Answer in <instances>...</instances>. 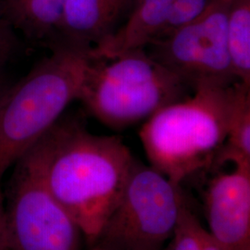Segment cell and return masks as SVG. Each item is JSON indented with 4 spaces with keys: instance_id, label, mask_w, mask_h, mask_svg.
Listing matches in <instances>:
<instances>
[{
    "instance_id": "6da1fadb",
    "label": "cell",
    "mask_w": 250,
    "mask_h": 250,
    "mask_svg": "<svg viewBox=\"0 0 250 250\" xmlns=\"http://www.w3.org/2000/svg\"><path fill=\"white\" fill-rule=\"evenodd\" d=\"M29 151L50 194L94 245L136 161L130 148L120 136L92 134L62 117Z\"/></svg>"
},
{
    "instance_id": "7a4b0ae2",
    "label": "cell",
    "mask_w": 250,
    "mask_h": 250,
    "mask_svg": "<svg viewBox=\"0 0 250 250\" xmlns=\"http://www.w3.org/2000/svg\"><path fill=\"white\" fill-rule=\"evenodd\" d=\"M233 83L198 85L144 122L139 138L149 165L180 186L211 169L227 132Z\"/></svg>"
},
{
    "instance_id": "3957f363",
    "label": "cell",
    "mask_w": 250,
    "mask_h": 250,
    "mask_svg": "<svg viewBox=\"0 0 250 250\" xmlns=\"http://www.w3.org/2000/svg\"><path fill=\"white\" fill-rule=\"evenodd\" d=\"M49 49L0 102V180L79 98L89 53L63 45Z\"/></svg>"
},
{
    "instance_id": "277c9868",
    "label": "cell",
    "mask_w": 250,
    "mask_h": 250,
    "mask_svg": "<svg viewBox=\"0 0 250 250\" xmlns=\"http://www.w3.org/2000/svg\"><path fill=\"white\" fill-rule=\"evenodd\" d=\"M192 91L146 48H138L106 60L91 59L78 100L102 125L123 130Z\"/></svg>"
},
{
    "instance_id": "5b68a950",
    "label": "cell",
    "mask_w": 250,
    "mask_h": 250,
    "mask_svg": "<svg viewBox=\"0 0 250 250\" xmlns=\"http://www.w3.org/2000/svg\"><path fill=\"white\" fill-rule=\"evenodd\" d=\"M186 201L182 186L136 161L95 244L115 250H163Z\"/></svg>"
},
{
    "instance_id": "8992f818",
    "label": "cell",
    "mask_w": 250,
    "mask_h": 250,
    "mask_svg": "<svg viewBox=\"0 0 250 250\" xmlns=\"http://www.w3.org/2000/svg\"><path fill=\"white\" fill-rule=\"evenodd\" d=\"M5 196L10 250H82L80 228L54 198L30 151L15 164Z\"/></svg>"
},
{
    "instance_id": "52a82bcc",
    "label": "cell",
    "mask_w": 250,
    "mask_h": 250,
    "mask_svg": "<svg viewBox=\"0 0 250 250\" xmlns=\"http://www.w3.org/2000/svg\"><path fill=\"white\" fill-rule=\"evenodd\" d=\"M232 0H213L197 18L146 47L157 62L193 90L198 85L228 86L232 74L226 44Z\"/></svg>"
},
{
    "instance_id": "ba28073f",
    "label": "cell",
    "mask_w": 250,
    "mask_h": 250,
    "mask_svg": "<svg viewBox=\"0 0 250 250\" xmlns=\"http://www.w3.org/2000/svg\"><path fill=\"white\" fill-rule=\"evenodd\" d=\"M207 231L224 250H250V167L233 166L204 192Z\"/></svg>"
},
{
    "instance_id": "9c48e42d",
    "label": "cell",
    "mask_w": 250,
    "mask_h": 250,
    "mask_svg": "<svg viewBox=\"0 0 250 250\" xmlns=\"http://www.w3.org/2000/svg\"><path fill=\"white\" fill-rule=\"evenodd\" d=\"M134 0H66L47 47L63 45L89 53L123 26Z\"/></svg>"
},
{
    "instance_id": "30bf717a",
    "label": "cell",
    "mask_w": 250,
    "mask_h": 250,
    "mask_svg": "<svg viewBox=\"0 0 250 250\" xmlns=\"http://www.w3.org/2000/svg\"><path fill=\"white\" fill-rule=\"evenodd\" d=\"M174 0H134L123 26L89 52L92 60H106L146 48L162 35Z\"/></svg>"
},
{
    "instance_id": "8fae6325",
    "label": "cell",
    "mask_w": 250,
    "mask_h": 250,
    "mask_svg": "<svg viewBox=\"0 0 250 250\" xmlns=\"http://www.w3.org/2000/svg\"><path fill=\"white\" fill-rule=\"evenodd\" d=\"M66 0H6L3 11L16 32L47 46L53 38Z\"/></svg>"
},
{
    "instance_id": "7c38bea8",
    "label": "cell",
    "mask_w": 250,
    "mask_h": 250,
    "mask_svg": "<svg viewBox=\"0 0 250 250\" xmlns=\"http://www.w3.org/2000/svg\"><path fill=\"white\" fill-rule=\"evenodd\" d=\"M232 163L250 167V85L235 82L232 85V107L224 144L212 169Z\"/></svg>"
},
{
    "instance_id": "4fadbf2b",
    "label": "cell",
    "mask_w": 250,
    "mask_h": 250,
    "mask_svg": "<svg viewBox=\"0 0 250 250\" xmlns=\"http://www.w3.org/2000/svg\"><path fill=\"white\" fill-rule=\"evenodd\" d=\"M226 44L234 79L250 85V0H232Z\"/></svg>"
},
{
    "instance_id": "5bb4252c",
    "label": "cell",
    "mask_w": 250,
    "mask_h": 250,
    "mask_svg": "<svg viewBox=\"0 0 250 250\" xmlns=\"http://www.w3.org/2000/svg\"><path fill=\"white\" fill-rule=\"evenodd\" d=\"M204 229L187 200L183 206L175 231L167 245L168 250H202Z\"/></svg>"
},
{
    "instance_id": "9a60e30c",
    "label": "cell",
    "mask_w": 250,
    "mask_h": 250,
    "mask_svg": "<svg viewBox=\"0 0 250 250\" xmlns=\"http://www.w3.org/2000/svg\"><path fill=\"white\" fill-rule=\"evenodd\" d=\"M213 0H174L163 33L158 39L169 35L201 15ZM157 40V39H156Z\"/></svg>"
},
{
    "instance_id": "2e32d148",
    "label": "cell",
    "mask_w": 250,
    "mask_h": 250,
    "mask_svg": "<svg viewBox=\"0 0 250 250\" xmlns=\"http://www.w3.org/2000/svg\"><path fill=\"white\" fill-rule=\"evenodd\" d=\"M19 45L16 31L6 17L2 5H0V77L6 76V68L18 52Z\"/></svg>"
},
{
    "instance_id": "e0dca14e",
    "label": "cell",
    "mask_w": 250,
    "mask_h": 250,
    "mask_svg": "<svg viewBox=\"0 0 250 250\" xmlns=\"http://www.w3.org/2000/svg\"><path fill=\"white\" fill-rule=\"evenodd\" d=\"M0 250H9V231L6 215L5 194L0 187Z\"/></svg>"
},
{
    "instance_id": "ac0fdd59",
    "label": "cell",
    "mask_w": 250,
    "mask_h": 250,
    "mask_svg": "<svg viewBox=\"0 0 250 250\" xmlns=\"http://www.w3.org/2000/svg\"><path fill=\"white\" fill-rule=\"evenodd\" d=\"M11 84L12 83L7 78V76L0 77V102L2 101V99L8 92Z\"/></svg>"
},
{
    "instance_id": "d6986e66",
    "label": "cell",
    "mask_w": 250,
    "mask_h": 250,
    "mask_svg": "<svg viewBox=\"0 0 250 250\" xmlns=\"http://www.w3.org/2000/svg\"><path fill=\"white\" fill-rule=\"evenodd\" d=\"M111 250V249H107V248H104V247H101V246H99V245H93V246H91L89 247V250ZM168 250V247L166 246L163 250Z\"/></svg>"
}]
</instances>
